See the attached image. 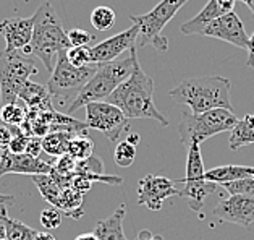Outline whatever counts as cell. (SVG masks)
I'll return each mask as SVG.
<instances>
[{"label":"cell","mask_w":254,"mask_h":240,"mask_svg":"<svg viewBox=\"0 0 254 240\" xmlns=\"http://www.w3.org/2000/svg\"><path fill=\"white\" fill-rule=\"evenodd\" d=\"M105 101L119 107L128 120L151 119L157 120L162 127L169 125L167 117L156 107V102H154V80L141 69L139 62L134 64L131 75Z\"/></svg>","instance_id":"1"},{"label":"cell","mask_w":254,"mask_h":240,"mask_svg":"<svg viewBox=\"0 0 254 240\" xmlns=\"http://www.w3.org/2000/svg\"><path fill=\"white\" fill-rule=\"evenodd\" d=\"M71 47L57 11L52 3L44 2L34 13V29L31 44L23 49L26 55H36L44 67L52 72L60 52Z\"/></svg>","instance_id":"2"},{"label":"cell","mask_w":254,"mask_h":240,"mask_svg":"<svg viewBox=\"0 0 254 240\" xmlns=\"http://www.w3.org/2000/svg\"><path fill=\"white\" fill-rule=\"evenodd\" d=\"M230 91L232 83L228 78L219 75H206L185 80L173 89H170L169 94L178 104L188 106L193 114H201L219 107L232 110Z\"/></svg>","instance_id":"3"},{"label":"cell","mask_w":254,"mask_h":240,"mask_svg":"<svg viewBox=\"0 0 254 240\" xmlns=\"http://www.w3.org/2000/svg\"><path fill=\"white\" fill-rule=\"evenodd\" d=\"M138 62V54H136V46L129 49V57L123 60H112V62L96 64V73L86 83L84 88L79 91L78 96L68 106L66 114L70 115L76 112L78 109L84 107L86 104L94 101H105L107 97L125 81V80L133 73L134 64Z\"/></svg>","instance_id":"4"},{"label":"cell","mask_w":254,"mask_h":240,"mask_svg":"<svg viewBox=\"0 0 254 240\" xmlns=\"http://www.w3.org/2000/svg\"><path fill=\"white\" fill-rule=\"evenodd\" d=\"M237 122L238 117L233 114V110L224 107L210 109L201 114L183 112L178 125L180 141L185 148H190L194 143L201 145L210 137L224 132H232Z\"/></svg>","instance_id":"5"},{"label":"cell","mask_w":254,"mask_h":240,"mask_svg":"<svg viewBox=\"0 0 254 240\" xmlns=\"http://www.w3.org/2000/svg\"><path fill=\"white\" fill-rule=\"evenodd\" d=\"M188 0H162L146 15H129V20L139 26L138 44L141 47L152 46L157 52L164 54L169 49V39L162 34L165 24Z\"/></svg>","instance_id":"6"},{"label":"cell","mask_w":254,"mask_h":240,"mask_svg":"<svg viewBox=\"0 0 254 240\" xmlns=\"http://www.w3.org/2000/svg\"><path fill=\"white\" fill-rule=\"evenodd\" d=\"M38 73L34 59L23 51H0V97L3 104L20 101V89Z\"/></svg>","instance_id":"7"},{"label":"cell","mask_w":254,"mask_h":240,"mask_svg":"<svg viewBox=\"0 0 254 240\" xmlns=\"http://www.w3.org/2000/svg\"><path fill=\"white\" fill-rule=\"evenodd\" d=\"M183 188L180 190L182 198L187 200L188 206L193 211L199 213L204 208L206 198L217 190V183L206 180V169H204L201 145H191L188 148L187 158V175L183 178Z\"/></svg>","instance_id":"8"},{"label":"cell","mask_w":254,"mask_h":240,"mask_svg":"<svg viewBox=\"0 0 254 240\" xmlns=\"http://www.w3.org/2000/svg\"><path fill=\"white\" fill-rule=\"evenodd\" d=\"M96 64L88 67H75L68 60L66 51L60 52L54 70L51 72V80L47 83L49 93L55 97H68L71 94H75L76 97L96 73Z\"/></svg>","instance_id":"9"},{"label":"cell","mask_w":254,"mask_h":240,"mask_svg":"<svg viewBox=\"0 0 254 240\" xmlns=\"http://www.w3.org/2000/svg\"><path fill=\"white\" fill-rule=\"evenodd\" d=\"M86 125L89 130L104 133L110 141H117L122 133L129 130V122L122 110L107 101L86 104Z\"/></svg>","instance_id":"10"},{"label":"cell","mask_w":254,"mask_h":240,"mask_svg":"<svg viewBox=\"0 0 254 240\" xmlns=\"http://www.w3.org/2000/svg\"><path fill=\"white\" fill-rule=\"evenodd\" d=\"M180 195L177 182L164 175H146L138 183V205L149 208L151 211H159L167 198Z\"/></svg>","instance_id":"11"},{"label":"cell","mask_w":254,"mask_h":240,"mask_svg":"<svg viewBox=\"0 0 254 240\" xmlns=\"http://www.w3.org/2000/svg\"><path fill=\"white\" fill-rule=\"evenodd\" d=\"M212 214L220 221L248 229L254 223V198L245 195H230L217 203Z\"/></svg>","instance_id":"12"},{"label":"cell","mask_w":254,"mask_h":240,"mask_svg":"<svg viewBox=\"0 0 254 240\" xmlns=\"http://www.w3.org/2000/svg\"><path fill=\"white\" fill-rule=\"evenodd\" d=\"M202 36L225 41L232 46L245 49V51H248V42H250V36L246 34L245 24L235 11H230V13L217 18L210 24H207Z\"/></svg>","instance_id":"13"},{"label":"cell","mask_w":254,"mask_h":240,"mask_svg":"<svg viewBox=\"0 0 254 240\" xmlns=\"http://www.w3.org/2000/svg\"><path fill=\"white\" fill-rule=\"evenodd\" d=\"M139 36V26L133 23L131 28L125 29L119 34L112 36L109 39H104L99 44L91 47V60L92 64H104V62H112L117 60L119 55H122L125 51H129L131 47L136 46Z\"/></svg>","instance_id":"14"},{"label":"cell","mask_w":254,"mask_h":240,"mask_svg":"<svg viewBox=\"0 0 254 240\" xmlns=\"http://www.w3.org/2000/svg\"><path fill=\"white\" fill-rule=\"evenodd\" d=\"M52 169V164H47L42 159L29 156L26 153L15 155V153L5 151L3 155H0V177L7 174H51Z\"/></svg>","instance_id":"15"},{"label":"cell","mask_w":254,"mask_h":240,"mask_svg":"<svg viewBox=\"0 0 254 240\" xmlns=\"http://www.w3.org/2000/svg\"><path fill=\"white\" fill-rule=\"evenodd\" d=\"M34 29V15L23 18H5L0 21V34L3 36L8 51H23L31 44Z\"/></svg>","instance_id":"16"},{"label":"cell","mask_w":254,"mask_h":240,"mask_svg":"<svg viewBox=\"0 0 254 240\" xmlns=\"http://www.w3.org/2000/svg\"><path fill=\"white\" fill-rule=\"evenodd\" d=\"M235 5H237V0H209L206 3V7H204L194 18H191L190 21L182 24L180 31L187 36H194V34L202 36L204 29L207 28V24H210L214 20H217V18L233 11Z\"/></svg>","instance_id":"17"},{"label":"cell","mask_w":254,"mask_h":240,"mask_svg":"<svg viewBox=\"0 0 254 240\" xmlns=\"http://www.w3.org/2000/svg\"><path fill=\"white\" fill-rule=\"evenodd\" d=\"M51 93L46 86H41L38 83L28 81L23 84L20 89V101H23L28 106V109H38V110H52V99Z\"/></svg>","instance_id":"18"},{"label":"cell","mask_w":254,"mask_h":240,"mask_svg":"<svg viewBox=\"0 0 254 240\" xmlns=\"http://www.w3.org/2000/svg\"><path fill=\"white\" fill-rule=\"evenodd\" d=\"M125 208H119L117 211L104 221H97L94 234L99 240H128L123 232V219H125Z\"/></svg>","instance_id":"19"},{"label":"cell","mask_w":254,"mask_h":240,"mask_svg":"<svg viewBox=\"0 0 254 240\" xmlns=\"http://www.w3.org/2000/svg\"><path fill=\"white\" fill-rule=\"evenodd\" d=\"M254 175V167L253 165H237V164H227V165H219L210 170H206V180L222 185V183L240 180V178L253 177Z\"/></svg>","instance_id":"20"},{"label":"cell","mask_w":254,"mask_h":240,"mask_svg":"<svg viewBox=\"0 0 254 240\" xmlns=\"http://www.w3.org/2000/svg\"><path fill=\"white\" fill-rule=\"evenodd\" d=\"M254 143V114H246L243 119H238L237 125L232 128L228 148L237 151L246 145Z\"/></svg>","instance_id":"21"},{"label":"cell","mask_w":254,"mask_h":240,"mask_svg":"<svg viewBox=\"0 0 254 240\" xmlns=\"http://www.w3.org/2000/svg\"><path fill=\"white\" fill-rule=\"evenodd\" d=\"M83 193H79L78 190L68 187V188H62V193L59 196V201L55 208L64 211L65 214L71 218H81L83 216Z\"/></svg>","instance_id":"22"},{"label":"cell","mask_w":254,"mask_h":240,"mask_svg":"<svg viewBox=\"0 0 254 240\" xmlns=\"http://www.w3.org/2000/svg\"><path fill=\"white\" fill-rule=\"evenodd\" d=\"M73 138L71 133L66 132H51L42 138V151L51 156H64L68 153V146Z\"/></svg>","instance_id":"23"},{"label":"cell","mask_w":254,"mask_h":240,"mask_svg":"<svg viewBox=\"0 0 254 240\" xmlns=\"http://www.w3.org/2000/svg\"><path fill=\"white\" fill-rule=\"evenodd\" d=\"M33 182L36 183V187H38L39 193L42 195V198H44L47 203H51L52 206L57 205L59 196L62 193V188L51 174L33 175Z\"/></svg>","instance_id":"24"},{"label":"cell","mask_w":254,"mask_h":240,"mask_svg":"<svg viewBox=\"0 0 254 240\" xmlns=\"http://www.w3.org/2000/svg\"><path fill=\"white\" fill-rule=\"evenodd\" d=\"M117 23V13L110 8L101 5V7H96L91 13V24L92 28L97 29V31H109L112 29Z\"/></svg>","instance_id":"25"},{"label":"cell","mask_w":254,"mask_h":240,"mask_svg":"<svg viewBox=\"0 0 254 240\" xmlns=\"http://www.w3.org/2000/svg\"><path fill=\"white\" fill-rule=\"evenodd\" d=\"M26 114L28 109L20 102L3 104V107L0 109V119L8 127H21L23 122L26 120Z\"/></svg>","instance_id":"26"},{"label":"cell","mask_w":254,"mask_h":240,"mask_svg":"<svg viewBox=\"0 0 254 240\" xmlns=\"http://www.w3.org/2000/svg\"><path fill=\"white\" fill-rule=\"evenodd\" d=\"M92 151H94V141L89 137H73L70 141V146H68V155L73 156L76 161H83V159H88L92 156Z\"/></svg>","instance_id":"27"},{"label":"cell","mask_w":254,"mask_h":240,"mask_svg":"<svg viewBox=\"0 0 254 240\" xmlns=\"http://www.w3.org/2000/svg\"><path fill=\"white\" fill-rule=\"evenodd\" d=\"M136 158V146L131 145L129 141H120L115 146V153H114V161L117 165L120 167H129L134 162Z\"/></svg>","instance_id":"28"},{"label":"cell","mask_w":254,"mask_h":240,"mask_svg":"<svg viewBox=\"0 0 254 240\" xmlns=\"http://www.w3.org/2000/svg\"><path fill=\"white\" fill-rule=\"evenodd\" d=\"M38 234V231L31 229V227L20 223V221L10 219L7 229V240H34Z\"/></svg>","instance_id":"29"},{"label":"cell","mask_w":254,"mask_h":240,"mask_svg":"<svg viewBox=\"0 0 254 240\" xmlns=\"http://www.w3.org/2000/svg\"><path fill=\"white\" fill-rule=\"evenodd\" d=\"M222 187H224L230 195H245V196H251V198H254V175L246 177V178H240V180L222 183Z\"/></svg>","instance_id":"30"},{"label":"cell","mask_w":254,"mask_h":240,"mask_svg":"<svg viewBox=\"0 0 254 240\" xmlns=\"http://www.w3.org/2000/svg\"><path fill=\"white\" fill-rule=\"evenodd\" d=\"M66 57L71 65L75 67H88L92 65L91 60V49L88 46L84 47H70L66 51Z\"/></svg>","instance_id":"31"},{"label":"cell","mask_w":254,"mask_h":240,"mask_svg":"<svg viewBox=\"0 0 254 240\" xmlns=\"http://www.w3.org/2000/svg\"><path fill=\"white\" fill-rule=\"evenodd\" d=\"M41 224L47 231H54L62 224V213L55 206L47 208L41 213Z\"/></svg>","instance_id":"32"},{"label":"cell","mask_w":254,"mask_h":240,"mask_svg":"<svg viewBox=\"0 0 254 240\" xmlns=\"http://www.w3.org/2000/svg\"><path fill=\"white\" fill-rule=\"evenodd\" d=\"M75 172L76 174H104V165L101 159L91 156L83 161H78Z\"/></svg>","instance_id":"33"},{"label":"cell","mask_w":254,"mask_h":240,"mask_svg":"<svg viewBox=\"0 0 254 240\" xmlns=\"http://www.w3.org/2000/svg\"><path fill=\"white\" fill-rule=\"evenodd\" d=\"M66 34H68V39H70L71 47H84V46H88L91 41H94V36L83 28H73Z\"/></svg>","instance_id":"34"},{"label":"cell","mask_w":254,"mask_h":240,"mask_svg":"<svg viewBox=\"0 0 254 240\" xmlns=\"http://www.w3.org/2000/svg\"><path fill=\"white\" fill-rule=\"evenodd\" d=\"M76 162H78L76 159L66 153V155L60 156L57 159V162H55V165H54V170L57 172V174H60V175H70V174L75 172Z\"/></svg>","instance_id":"35"},{"label":"cell","mask_w":254,"mask_h":240,"mask_svg":"<svg viewBox=\"0 0 254 240\" xmlns=\"http://www.w3.org/2000/svg\"><path fill=\"white\" fill-rule=\"evenodd\" d=\"M42 151V138L41 137H29L28 145H26V155L39 158V153Z\"/></svg>","instance_id":"36"},{"label":"cell","mask_w":254,"mask_h":240,"mask_svg":"<svg viewBox=\"0 0 254 240\" xmlns=\"http://www.w3.org/2000/svg\"><path fill=\"white\" fill-rule=\"evenodd\" d=\"M11 141V130L8 125H0V155H3L5 151H8Z\"/></svg>","instance_id":"37"},{"label":"cell","mask_w":254,"mask_h":240,"mask_svg":"<svg viewBox=\"0 0 254 240\" xmlns=\"http://www.w3.org/2000/svg\"><path fill=\"white\" fill-rule=\"evenodd\" d=\"M8 223H10V218L7 214V208L0 206V239H7Z\"/></svg>","instance_id":"38"},{"label":"cell","mask_w":254,"mask_h":240,"mask_svg":"<svg viewBox=\"0 0 254 240\" xmlns=\"http://www.w3.org/2000/svg\"><path fill=\"white\" fill-rule=\"evenodd\" d=\"M246 65L254 70V33L250 38V42H248V60H246Z\"/></svg>","instance_id":"39"},{"label":"cell","mask_w":254,"mask_h":240,"mask_svg":"<svg viewBox=\"0 0 254 240\" xmlns=\"http://www.w3.org/2000/svg\"><path fill=\"white\" fill-rule=\"evenodd\" d=\"M7 205H15V198L11 195L0 193V206H7Z\"/></svg>","instance_id":"40"},{"label":"cell","mask_w":254,"mask_h":240,"mask_svg":"<svg viewBox=\"0 0 254 240\" xmlns=\"http://www.w3.org/2000/svg\"><path fill=\"white\" fill-rule=\"evenodd\" d=\"M139 135L138 133H128V137H127V141H129L131 145H134V146H138V143H139Z\"/></svg>","instance_id":"41"},{"label":"cell","mask_w":254,"mask_h":240,"mask_svg":"<svg viewBox=\"0 0 254 240\" xmlns=\"http://www.w3.org/2000/svg\"><path fill=\"white\" fill-rule=\"evenodd\" d=\"M75 240H99V237L94 232H91V234H81V236H78Z\"/></svg>","instance_id":"42"},{"label":"cell","mask_w":254,"mask_h":240,"mask_svg":"<svg viewBox=\"0 0 254 240\" xmlns=\"http://www.w3.org/2000/svg\"><path fill=\"white\" fill-rule=\"evenodd\" d=\"M34 240H55V237L52 236V234H49V232H39Z\"/></svg>","instance_id":"43"},{"label":"cell","mask_w":254,"mask_h":240,"mask_svg":"<svg viewBox=\"0 0 254 240\" xmlns=\"http://www.w3.org/2000/svg\"><path fill=\"white\" fill-rule=\"evenodd\" d=\"M240 2H243L246 7L253 11V15H254V0H240Z\"/></svg>","instance_id":"44"},{"label":"cell","mask_w":254,"mask_h":240,"mask_svg":"<svg viewBox=\"0 0 254 240\" xmlns=\"http://www.w3.org/2000/svg\"><path fill=\"white\" fill-rule=\"evenodd\" d=\"M0 240H7V239H0Z\"/></svg>","instance_id":"45"}]
</instances>
